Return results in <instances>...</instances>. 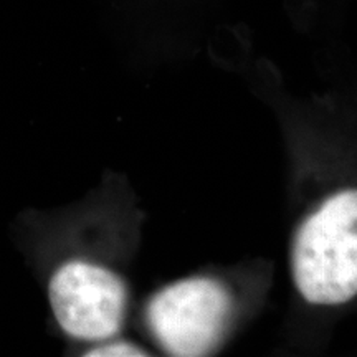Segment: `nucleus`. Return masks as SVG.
<instances>
[{"mask_svg":"<svg viewBox=\"0 0 357 357\" xmlns=\"http://www.w3.org/2000/svg\"><path fill=\"white\" fill-rule=\"evenodd\" d=\"M234 300L220 281L197 276L169 284L146 307L147 328L169 356H207L229 328Z\"/></svg>","mask_w":357,"mask_h":357,"instance_id":"obj_2","label":"nucleus"},{"mask_svg":"<svg viewBox=\"0 0 357 357\" xmlns=\"http://www.w3.org/2000/svg\"><path fill=\"white\" fill-rule=\"evenodd\" d=\"M86 356H147V352L142 347L131 344L126 341H114V342H101L100 346L93 347L86 352Z\"/></svg>","mask_w":357,"mask_h":357,"instance_id":"obj_4","label":"nucleus"},{"mask_svg":"<svg viewBox=\"0 0 357 357\" xmlns=\"http://www.w3.org/2000/svg\"><path fill=\"white\" fill-rule=\"evenodd\" d=\"M47 291L53 318L66 336L102 342L121 333L128 287L109 268L83 258L66 260L53 270Z\"/></svg>","mask_w":357,"mask_h":357,"instance_id":"obj_3","label":"nucleus"},{"mask_svg":"<svg viewBox=\"0 0 357 357\" xmlns=\"http://www.w3.org/2000/svg\"><path fill=\"white\" fill-rule=\"evenodd\" d=\"M291 271L311 305L357 296V189L337 192L306 217L293 238Z\"/></svg>","mask_w":357,"mask_h":357,"instance_id":"obj_1","label":"nucleus"}]
</instances>
